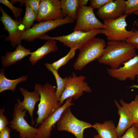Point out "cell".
Returning <instances> with one entry per match:
<instances>
[{
  "mask_svg": "<svg viewBox=\"0 0 138 138\" xmlns=\"http://www.w3.org/2000/svg\"><path fill=\"white\" fill-rule=\"evenodd\" d=\"M136 54L135 48L126 41H109L102 55L97 60L110 68L117 69Z\"/></svg>",
  "mask_w": 138,
  "mask_h": 138,
  "instance_id": "cell-1",
  "label": "cell"
},
{
  "mask_svg": "<svg viewBox=\"0 0 138 138\" xmlns=\"http://www.w3.org/2000/svg\"><path fill=\"white\" fill-rule=\"evenodd\" d=\"M55 88V86L48 83L43 85L35 84L34 89L39 92L40 100L37 112L38 116L35 120L36 123L35 128L61 107L56 97Z\"/></svg>",
  "mask_w": 138,
  "mask_h": 138,
  "instance_id": "cell-2",
  "label": "cell"
},
{
  "mask_svg": "<svg viewBox=\"0 0 138 138\" xmlns=\"http://www.w3.org/2000/svg\"><path fill=\"white\" fill-rule=\"evenodd\" d=\"M106 44L104 39L95 38L84 46L73 64L74 69L80 70L89 63L97 60L102 55Z\"/></svg>",
  "mask_w": 138,
  "mask_h": 138,
  "instance_id": "cell-3",
  "label": "cell"
},
{
  "mask_svg": "<svg viewBox=\"0 0 138 138\" xmlns=\"http://www.w3.org/2000/svg\"><path fill=\"white\" fill-rule=\"evenodd\" d=\"M102 34L101 29H95L87 32L74 31L66 35L51 37L44 34L39 38L43 40L53 39L58 41L64 45L70 48L79 50L84 46L95 38L97 34Z\"/></svg>",
  "mask_w": 138,
  "mask_h": 138,
  "instance_id": "cell-4",
  "label": "cell"
},
{
  "mask_svg": "<svg viewBox=\"0 0 138 138\" xmlns=\"http://www.w3.org/2000/svg\"><path fill=\"white\" fill-rule=\"evenodd\" d=\"M128 15L124 14L115 19H108L103 20V24L107 28L101 29L102 34H105L109 41H124L130 38L134 34V30L128 31L126 20Z\"/></svg>",
  "mask_w": 138,
  "mask_h": 138,
  "instance_id": "cell-5",
  "label": "cell"
},
{
  "mask_svg": "<svg viewBox=\"0 0 138 138\" xmlns=\"http://www.w3.org/2000/svg\"><path fill=\"white\" fill-rule=\"evenodd\" d=\"M71 106L68 107L64 110L57 122V129L59 131L70 132L76 138H84V130L92 128L93 125L76 118L71 110Z\"/></svg>",
  "mask_w": 138,
  "mask_h": 138,
  "instance_id": "cell-6",
  "label": "cell"
},
{
  "mask_svg": "<svg viewBox=\"0 0 138 138\" xmlns=\"http://www.w3.org/2000/svg\"><path fill=\"white\" fill-rule=\"evenodd\" d=\"M72 76H69L64 78L65 87L59 102L61 105L63 104L65 100L69 97L76 100L82 96L84 91L92 92L88 83L85 81L86 77L83 75L77 76L74 72L72 73Z\"/></svg>",
  "mask_w": 138,
  "mask_h": 138,
  "instance_id": "cell-7",
  "label": "cell"
},
{
  "mask_svg": "<svg viewBox=\"0 0 138 138\" xmlns=\"http://www.w3.org/2000/svg\"><path fill=\"white\" fill-rule=\"evenodd\" d=\"M27 111L18 103H15L9 126L19 132L20 138H36L38 129L30 126L25 120Z\"/></svg>",
  "mask_w": 138,
  "mask_h": 138,
  "instance_id": "cell-8",
  "label": "cell"
},
{
  "mask_svg": "<svg viewBox=\"0 0 138 138\" xmlns=\"http://www.w3.org/2000/svg\"><path fill=\"white\" fill-rule=\"evenodd\" d=\"M94 10L90 6H82L79 8L73 31L87 32L95 29L108 28L97 18Z\"/></svg>",
  "mask_w": 138,
  "mask_h": 138,
  "instance_id": "cell-9",
  "label": "cell"
},
{
  "mask_svg": "<svg viewBox=\"0 0 138 138\" xmlns=\"http://www.w3.org/2000/svg\"><path fill=\"white\" fill-rule=\"evenodd\" d=\"M0 10L2 14L0 20L4 25V29L9 33L8 36L6 37L4 40L9 41L11 45L14 48L17 45L21 44V36L27 30L22 23L21 18H20L19 20L13 19L1 6Z\"/></svg>",
  "mask_w": 138,
  "mask_h": 138,
  "instance_id": "cell-10",
  "label": "cell"
},
{
  "mask_svg": "<svg viewBox=\"0 0 138 138\" xmlns=\"http://www.w3.org/2000/svg\"><path fill=\"white\" fill-rule=\"evenodd\" d=\"M74 21L66 16L61 19L41 21L26 31L22 34L21 39L29 42L33 41L50 31L63 25L73 23Z\"/></svg>",
  "mask_w": 138,
  "mask_h": 138,
  "instance_id": "cell-11",
  "label": "cell"
},
{
  "mask_svg": "<svg viewBox=\"0 0 138 138\" xmlns=\"http://www.w3.org/2000/svg\"><path fill=\"white\" fill-rule=\"evenodd\" d=\"M65 17L61 8L60 1L41 0L36 20L37 22L60 20Z\"/></svg>",
  "mask_w": 138,
  "mask_h": 138,
  "instance_id": "cell-12",
  "label": "cell"
},
{
  "mask_svg": "<svg viewBox=\"0 0 138 138\" xmlns=\"http://www.w3.org/2000/svg\"><path fill=\"white\" fill-rule=\"evenodd\" d=\"M123 65L117 69L107 68L108 73L120 81H125L128 78L134 80L138 75V54Z\"/></svg>",
  "mask_w": 138,
  "mask_h": 138,
  "instance_id": "cell-13",
  "label": "cell"
},
{
  "mask_svg": "<svg viewBox=\"0 0 138 138\" xmlns=\"http://www.w3.org/2000/svg\"><path fill=\"white\" fill-rule=\"evenodd\" d=\"M72 98L69 97L66 100L64 104L56 110L52 114L43 120L39 126L36 138H49L54 125L56 123L62 114L68 107L73 105Z\"/></svg>",
  "mask_w": 138,
  "mask_h": 138,
  "instance_id": "cell-14",
  "label": "cell"
},
{
  "mask_svg": "<svg viewBox=\"0 0 138 138\" xmlns=\"http://www.w3.org/2000/svg\"><path fill=\"white\" fill-rule=\"evenodd\" d=\"M124 0H113L98 9L97 14L104 20L117 18L124 14Z\"/></svg>",
  "mask_w": 138,
  "mask_h": 138,
  "instance_id": "cell-15",
  "label": "cell"
},
{
  "mask_svg": "<svg viewBox=\"0 0 138 138\" xmlns=\"http://www.w3.org/2000/svg\"><path fill=\"white\" fill-rule=\"evenodd\" d=\"M20 90L24 97V99L21 101L19 99H17L18 103L22 106L24 109L28 111L31 117V124L34 125L35 121L33 118V111L36 103L40 100V95L38 91L37 90L32 92H29L22 87L19 88Z\"/></svg>",
  "mask_w": 138,
  "mask_h": 138,
  "instance_id": "cell-16",
  "label": "cell"
},
{
  "mask_svg": "<svg viewBox=\"0 0 138 138\" xmlns=\"http://www.w3.org/2000/svg\"><path fill=\"white\" fill-rule=\"evenodd\" d=\"M115 105L117 108L118 113L120 116L117 130L118 138L121 136L124 132L134 124L131 114L127 108L124 105L121 106L116 100Z\"/></svg>",
  "mask_w": 138,
  "mask_h": 138,
  "instance_id": "cell-17",
  "label": "cell"
},
{
  "mask_svg": "<svg viewBox=\"0 0 138 138\" xmlns=\"http://www.w3.org/2000/svg\"><path fill=\"white\" fill-rule=\"evenodd\" d=\"M31 53L30 49H26L21 44L19 45L14 51L7 52L5 55L1 57L2 64L4 67H8L30 55Z\"/></svg>",
  "mask_w": 138,
  "mask_h": 138,
  "instance_id": "cell-18",
  "label": "cell"
},
{
  "mask_svg": "<svg viewBox=\"0 0 138 138\" xmlns=\"http://www.w3.org/2000/svg\"><path fill=\"white\" fill-rule=\"evenodd\" d=\"M88 0H61V8L66 17L68 16L74 21L76 20L78 11L82 6H86Z\"/></svg>",
  "mask_w": 138,
  "mask_h": 138,
  "instance_id": "cell-19",
  "label": "cell"
},
{
  "mask_svg": "<svg viewBox=\"0 0 138 138\" xmlns=\"http://www.w3.org/2000/svg\"><path fill=\"white\" fill-rule=\"evenodd\" d=\"M57 50L55 40L53 39L48 40L41 47L31 52L29 60L32 65H34L44 56L50 53L55 52Z\"/></svg>",
  "mask_w": 138,
  "mask_h": 138,
  "instance_id": "cell-20",
  "label": "cell"
},
{
  "mask_svg": "<svg viewBox=\"0 0 138 138\" xmlns=\"http://www.w3.org/2000/svg\"><path fill=\"white\" fill-rule=\"evenodd\" d=\"M92 128L96 130L101 138H118L117 127L112 120H106L102 123L96 122Z\"/></svg>",
  "mask_w": 138,
  "mask_h": 138,
  "instance_id": "cell-21",
  "label": "cell"
},
{
  "mask_svg": "<svg viewBox=\"0 0 138 138\" xmlns=\"http://www.w3.org/2000/svg\"><path fill=\"white\" fill-rule=\"evenodd\" d=\"M5 69L3 68L0 71V93L6 90H10L15 92L16 86L19 83L25 82L27 79V76L23 75L15 79L7 78L4 75Z\"/></svg>",
  "mask_w": 138,
  "mask_h": 138,
  "instance_id": "cell-22",
  "label": "cell"
},
{
  "mask_svg": "<svg viewBox=\"0 0 138 138\" xmlns=\"http://www.w3.org/2000/svg\"><path fill=\"white\" fill-rule=\"evenodd\" d=\"M44 65L53 74L56 80L57 87L55 93L56 98L59 102L64 90L65 85V79L62 78L59 75L58 71L54 69L51 64L45 63Z\"/></svg>",
  "mask_w": 138,
  "mask_h": 138,
  "instance_id": "cell-23",
  "label": "cell"
},
{
  "mask_svg": "<svg viewBox=\"0 0 138 138\" xmlns=\"http://www.w3.org/2000/svg\"><path fill=\"white\" fill-rule=\"evenodd\" d=\"M121 105L125 106L129 111L132 117L134 123L138 124V94L136 95L134 100L128 103L123 99L119 100Z\"/></svg>",
  "mask_w": 138,
  "mask_h": 138,
  "instance_id": "cell-24",
  "label": "cell"
},
{
  "mask_svg": "<svg viewBox=\"0 0 138 138\" xmlns=\"http://www.w3.org/2000/svg\"><path fill=\"white\" fill-rule=\"evenodd\" d=\"M25 12L22 19V23L27 30L30 28L34 21L37 20V16L32 8L28 5L25 4Z\"/></svg>",
  "mask_w": 138,
  "mask_h": 138,
  "instance_id": "cell-25",
  "label": "cell"
},
{
  "mask_svg": "<svg viewBox=\"0 0 138 138\" xmlns=\"http://www.w3.org/2000/svg\"><path fill=\"white\" fill-rule=\"evenodd\" d=\"M76 49L75 48H71L69 52L65 56L51 64L52 67L58 71L60 68L65 65L69 60L74 57Z\"/></svg>",
  "mask_w": 138,
  "mask_h": 138,
  "instance_id": "cell-26",
  "label": "cell"
},
{
  "mask_svg": "<svg viewBox=\"0 0 138 138\" xmlns=\"http://www.w3.org/2000/svg\"><path fill=\"white\" fill-rule=\"evenodd\" d=\"M41 1L40 0H12L10 1L13 4L18 2L21 6H22L24 3L28 5L32 8L37 17Z\"/></svg>",
  "mask_w": 138,
  "mask_h": 138,
  "instance_id": "cell-27",
  "label": "cell"
},
{
  "mask_svg": "<svg viewBox=\"0 0 138 138\" xmlns=\"http://www.w3.org/2000/svg\"><path fill=\"white\" fill-rule=\"evenodd\" d=\"M124 14H131L138 11V0H128L124 1Z\"/></svg>",
  "mask_w": 138,
  "mask_h": 138,
  "instance_id": "cell-28",
  "label": "cell"
},
{
  "mask_svg": "<svg viewBox=\"0 0 138 138\" xmlns=\"http://www.w3.org/2000/svg\"><path fill=\"white\" fill-rule=\"evenodd\" d=\"M0 3L7 6L11 10L16 19L20 17L21 14L23 12L22 8L15 7L10 1L8 0H0Z\"/></svg>",
  "mask_w": 138,
  "mask_h": 138,
  "instance_id": "cell-29",
  "label": "cell"
},
{
  "mask_svg": "<svg viewBox=\"0 0 138 138\" xmlns=\"http://www.w3.org/2000/svg\"><path fill=\"white\" fill-rule=\"evenodd\" d=\"M118 138H138V127L133 124L122 136Z\"/></svg>",
  "mask_w": 138,
  "mask_h": 138,
  "instance_id": "cell-30",
  "label": "cell"
},
{
  "mask_svg": "<svg viewBox=\"0 0 138 138\" xmlns=\"http://www.w3.org/2000/svg\"><path fill=\"white\" fill-rule=\"evenodd\" d=\"M113 0H90V6L94 9L96 8L98 9L104 5L113 1Z\"/></svg>",
  "mask_w": 138,
  "mask_h": 138,
  "instance_id": "cell-31",
  "label": "cell"
},
{
  "mask_svg": "<svg viewBox=\"0 0 138 138\" xmlns=\"http://www.w3.org/2000/svg\"><path fill=\"white\" fill-rule=\"evenodd\" d=\"M4 107L0 109V132L9 124L7 118L4 114Z\"/></svg>",
  "mask_w": 138,
  "mask_h": 138,
  "instance_id": "cell-32",
  "label": "cell"
},
{
  "mask_svg": "<svg viewBox=\"0 0 138 138\" xmlns=\"http://www.w3.org/2000/svg\"><path fill=\"white\" fill-rule=\"evenodd\" d=\"M134 34L126 41L133 46L135 49H138V30H134Z\"/></svg>",
  "mask_w": 138,
  "mask_h": 138,
  "instance_id": "cell-33",
  "label": "cell"
},
{
  "mask_svg": "<svg viewBox=\"0 0 138 138\" xmlns=\"http://www.w3.org/2000/svg\"><path fill=\"white\" fill-rule=\"evenodd\" d=\"M11 129L6 126L0 132V138H10Z\"/></svg>",
  "mask_w": 138,
  "mask_h": 138,
  "instance_id": "cell-34",
  "label": "cell"
},
{
  "mask_svg": "<svg viewBox=\"0 0 138 138\" xmlns=\"http://www.w3.org/2000/svg\"><path fill=\"white\" fill-rule=\"evenodd\" d=\"M130 88H135L138 89V84H133L130 86Z\"/></svg>",
  "mask_w": 138,
  "mask_h": 138,
  "instance_id": "cell-35",
  "label": "cell"
},
{
  "mask_svg": "<svg viewBox=\"0 0 138 138\" xmlns=\"http://www.w3.org/2000/svg\"><path fill=\"white\" fill-rule=\"evenodd\" d=\"M134 14L138 16V11L134 13ZM136 26L137 27H138V21L136 23Z\"/></svg>",
  "mask_w": 138,
  "mask_h": 138,
  "instance_id": "cell-36",
  "label": "cell"
},
{
  "mask_svg": "<svg viewBox=\"0 0 138 138\" xmlns=\"http://www.w3.org/2000/svg\"><path fill=\"white\" fill-rule=\"evenodd\" d=\"M94 138H101L99 136L98 134L97 135H95L94 136Z\"/></svg>",
  "mask_w": 138,
  "mask_h": 138,
  "instance_id": "cell-37",
  "label": "cell"
},
{
  "mask_svg": "<svg viewBox=\"0 0 138 138\" xmlns=\"http://www.w3.org/2000/svg\"><path fill=\"white\" fill-rule=\"evenodd\" d=\"M137 82L138 83V75L137 77Z\"/></svg>",
  "mask_w": 138,
  "mask_h": 138,
  "instance_id": "cell-38",
  "label": "cell"
},
{
  "mask_svg": "<svg viewBox=\"0 0 138 138\" xmlns=\"http://www.w3.org/2000/svg\"><path fill=\"white\" fill-rule=\"evenodd\" d=\"M135 125L138 127V124H135Z\"/></svg>",
  "mask_w": 138,
  "mask_h": 138,
  "instance_id": "cell-39",
  "label": "cell"
}]
</instances>
